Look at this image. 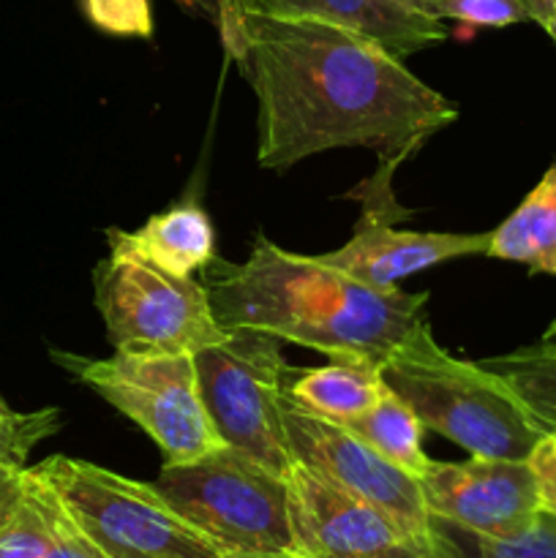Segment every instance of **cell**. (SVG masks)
Listing matches in <instances>:
<instances>
[{"label":"cell","instance_id":"44dd1931","mask_svg":"<svg viewBox=\"0 0 556 558\" xmlns=\"http://www.w3.org/2000/svg\"><path fill=\"white\" fill-rule=\"evenodd\" d=\"M436 20L469 27H507L532 22V0H425Z\"/></svg>","mask_w":556,"mask_h":558},{"label":"cell","instance_id":"5bb4252c","mask_svg":"<svg viewBox=\"0 0 556 558\" xmlns=\"http://www.w3.org/2000/svg\"><path fill=\"white\" fill-rule=\"evenodd\" d=\"M107 243L180 278H191L216 259V232L196 194L150 216L134 232L109 229Z\"/></svg>","mask_w":556,"mask_h":558},{"label":"cell","instance_id":"ffe728a7","mask_svg":"<svg viewBox=\"0 0 556 558\" xmlns=\"http://www.w3.org/2000/svg\"><path fill=\"white\" fill-rule=\"evenodd\" d=\"M60 412L55 407L38 412H16L0 398V466L22 469L27 456L44 439L60 430Z\"/></svg>","mask_w":556,"mask_h":558},{"label":"cell","instance_id":"4fadbf2b","mask_svg":"<svg viewBox=\"0 0 556 558\" xmlns=\"http://www.w3.org/2000/svg\"><path fill=\"white\" fill-rule=\"evenodd\" d=\"M189 11L210 20L218 11L283 16V20H322L360 33L382 44L396 58L436 47L447 27L428 11L425 0H180Z\"/></svg>","mask_w":556,"mask_h":558},{"label":"cell","instance_id":"4316f807","mask_svg":"<svg viewBox=\"0 0 556 558\" xmlns=\"http://www.w3.org/2000/svg\"><path fill=\"white\" fill-rule=\"evenodd\" d=\"M523 354H532V357H556V319L551 322L548 330L540 336L537 343H529L521 349Z\"/></svg>","mask_w":556,"mask_h":558},{"label":"cell","instance_id":"603a6c76","mask_svg":"<svg viewBox=\"0 0 556 558\" xmlns=\"http://www.w3.org/2000/svg\"><path fill=\"white\" fill-rule=\"evenodd\" d=\"M36 480L38 485H41L44 512H47L49 523V550L44 558H107L96 545H93V539L82 532L80 523H76L74 515L69 512V507L60 501V496L55 494L38 474Z\"/></svg>","mask_w":556,"mask_h":558},{"label":"cell","instance_id":"f1b7e54d","mask_svg":"<svg viewBox=\"0 0 556 558\" xmlns=\"http://www.w3.org/2000/svg\"><path fill=\"white\" fill-rule=\"evenodd\" d=\"M221 558H305L300 554H223Z\"/></svg>","mask_w":556,"mask_h":558},{"label":"cell","instance_id":"9a60e30c","mask_svg":"<svg viewBox=\"0 0 556 558\" xmlns=\"http://www.w3.org/2000/svg\"><path fill=\"white\" fill-rule=\"evenodd\" d=\"M382 390L385 381L379 365L360 360H330V365L319 368H292L287 379L289 398L338 425L374 409Z\"/></svg>","mask_w":556,"mask_h":558},{"label":"cell","instance_id":"6da1fadb","mask_svg":"<svg viewBox=\"0 0 556 558\" xmlns=\"http://www.w3.org/2000/svg\"><path fill=\"white\" fill-rule=\"evenodd\" d=\"M210 22L254 90L262 169L287 172L333 147H365L396 172L458 120L456 101L341 25L245 11H218Z\"/></svg>","mask_w":556,"mask_h":558},{"label":"cell","instance_id":"2e32d148","mask_svg":"<svg viewBox=\"0 0 556 558\" xmlns=\"http://www.w3.org/2000/svg\"><path fill=\"white\" fill-rule=\"evenodd\" d=\"M485 256L556 276V163H551L527 199L491 232Z\"/></svg>","mask_w":556,"mask_h":558},{"label":"cell","instance_id":"7402d4cb","mask_svg":"<svg viewBox=\"0 0 556 558\" xmlns=\"http://www.w3.org/2000/svg\"><path fill=\"white\" fill-rule=\"evenodd\" d=\"M472 539L478 558H556V515L540 510V515L512 537Z\"/></svg>","mask_w":556,"mask_h":558},{"label":"cell","instance_id":"e0dca14e","mask_svg":"<svg viewBox=\"0 0 556 558\" xmlns=\"http://www.w3.org/2000/svg\"><path fill=\"white\" fill-rule=\"evenodd\" d=\"M343 428H349L360 439L368 441L376 452H382L387 461L396 463L398 469H403L412 477L420 480L425 469L431 466V458L423 450L425 425L420 423L414 409L387 385L376 407L360 414V417L349 420Z\"/></svg>","mask_w":556,"mask_h":558},{"label":"cell","instance_id":"8fae6325","mask_svg":"<svg viewBox=\"0 0 556 558\" xmlns=\"http://www.w3.org/2000/svg\"><path fill=\"white\" fill-rule=\"evenodd\" d=\"M434 523L469 537H512L540 515V494L529 461L469 456L461 463L431 461L420 477Z\"/></svg>","mask_w":556,"mask_h":558},{"label":"cell","instance_id":"30bf717a","mask_svg":"<svg viewBox=\"0 0 556 558\" xmlns=\"http://www.w3.org/2000/svg\"><path fill=\"white\" fill-rule=\"evenodd\" d=\"M390 180V169L379 167L374 178L365 180L358 194H352L363 202V216L349 243L319 254L327 267H336L368 287L392 289L401 278L428 270L447 259L485 256L491 232L452 234L396 229V221H403L409 213L392 199Z\"/></svg>","mask_w":556,"mask_h":558},{"label":"cell","instance_id":"7c38bea8","mask_svg":"<svg viewBox=\"0 0 556 558\" xmlns=\"http://www.w3.org/2000/svg\"><path fill=\"white\" fill-rule=\"evenodd\" d=\"M289 523L294 550L305 558H396L420 548L409 543L390 518L316 472L294 463L287 474Z\"/></svg>","mask_w":556,"mask_h":558},{"label":"cell","instance_id":"f546056e","mask_svg":"<svg viewBox=\"0 0 556 558\" xmlns=\"http://www.w3.org/2000/svg\"><path fill=\"white\" fill-rule=\"evenodd\" d=\"M0 469H5V466H0Z\"/></svg>","mask_w":556,"mask_h":558},{"label":"cell","instance_id":"ba28073f","mask_svg":"<svg viewBox=\"0 0 556 558\" xmlns=\"http://www.w3.org/2000/svg\"><path fill=\"white\" fill-rule=\"evenodd\" d=\"M96 308L114 352L196 354L227 338L207 289L109 245L93 272Z\"/></svg>","mask_w":556,"mask_h":558},{"label":"cell","instance_id":"484cf974","mask_svg":"<svg viewBox=\"0 0 556 558\" xmlns=\"http://www.w3.org/2000/svg\"><path fill=\"white\" fill-rule=\"evenodd\" d=\"M532 22L543 27L556 44V0H532Z\"/></svg>","mask_w":556,"mask_h":558},{"label":"cell","instance_id":"9c48e42d","mask_svg":"<svg viewBox=\"0 0 556 558\" xmlns=\"http://www.w3.org/2000/svg\"><path fill=\"white\" fill-rule=\"evenodd\" d=\"M281 420L294 463H303L327 483L368 501L396 523L409 543L420 548H439L447 543L428 515L418 477L387 461L349 428L300 407L289 392L281 396Z\"/></svg>","mask_w":556,"mask_h":558},{"label":"cell","instance_id":"ac0fdd59","mask_svg":"<svg viewBox=\"0 0 556 558\" xmlns=\"http://www.w3.org/2000/svg\"><path fill=\"white\" fill-rule=\"evenodd\" d=\"M49 523L33 469H0V558H44Z\"/></svg>","mask_w":556,"mask_h":558},{"label":"cell","instance_id":"7a4b0ae2","mask_svg":"<svg viewBox=\"0 0 556 558\" xmlns=\"http://www.w3.org/2000/svg\"><path fill=\"white\" fill-rule=\"evenodd\" d=\"M223 327H251L330 360L385 365L431 336L425 294L376 289L327 267L319 256L292 254L256 234L249 259H216L202 270Z\"/></svg>","mask_w":556,"mask_h":558},{"label":"cell","instance_id":"8992f818","mask_svg":"<svg viewBox=\"0 0 556 558\" xmlns=\"http://www.w3.org/2000/svg\"><path fill=\"white\" fill-rule=\"evenodd\" d=\"M52 360L109 407L134 420L158 445L164 466L200 461L223 445L205 412L194 354H123L93 360L52 352Z\"/></svg>","mask_w":556,"mask_h":558},{"label":"cell","instance_id":"cb8c5ba5","mask_svg":"<svg viewBox=\"0 0 556 558\" xmlns=\"http://www.w3.org/2000/svg\"><path fill=\"white\" fill-rule=\"evenodd\" d=\"M80 5L87 22L109 36H153L150 0H80Z\"/></svg>","mask_w":556,"mask_h":558},{"label":"cell","instance_id":"83f0119b","mask_svg":"<svg viewBox=\"0 0 556 558\" xmlns=\"http://www.w3.org/2000/svg\"><path fill=\"white\" fill-rule=\"evenodd\" d=\"M396 558H463V556L458 554L456 545L447 543L445 548H439V550H407V554H401Z\"/></svg>","mask_w":556,"mask_h":558},{"label":"cell","instance_id":"5b68a950","mask_svg":"<svg viewBox=\"0 0 556 558\" xmlns=\"http://www.w3.org/2000/svg\"><path fill=\"white\" fill-rule=\"evenodd\" d=\"M33 472L107 558H221L153 483L69 456L47 458Z\"/></svg>","mask_w":556,"mask_h":558},{"label":"cell","instance_id":"3957f363","mask_svg":"<svg viewBox=\"0 0 556 558\" xmlns=\"http://www.w3.org/2000/svg\"><path fill=\"white\" fill-rule=\"evenodd\" d=\"M382 381L401 396L425 430L478 458L529 461L545 428L483 363L452 357L434 332L382 365Z\"/></svg>","mask_w":556,"mask_h":558},{"label":"cell","instance_id":"d6986e66","mask_svg":"<svg viewBox=\"0 0 556 558\" xmlns=\"http://www.w3.org/2000/svg\"><path fill=\"white\" fill-rule=\"evenodd\" d=\"M483 365L501 376L512 396L545 430L556 428V357H532L516 349L501 357L483 360Z\"/></svg>","mask_w":556,"mask_h":558},{"label":"cell","instance_id":"52a82bcc","mask_svg":"<svg viewBox=\"0 0 556 558\" xmlns=\"http://www.w3.org/2000/svg\"><path fill=\"white\" fill-rule=\"evenodd\" d=\"M278 336L229 327L216 347L194 354L205 412L218 439L287 477L294 466L281 420L289 363Z\"/></svg>","mask_w":556,"mask_h":558},{"label":"cell","instance_id":"d4e9b609","mask_svg":"<svg viewBox=\"0 0 556 558\" xmlns=\"http://www.w3.org/2000/svg\"><path fill=\"white\" fill-rule=\"evenodd\" d=\"M529 466H532L534 480H537L540 507L556 515V428L545 430V436L529 456Z\"/></svg>","mask_w":556,"mask_h":558},{"label":"cell","instance_id":"277c9868","mask_svg":"<svg viewBox=\"0 0 556 558\" xmlns=\"http://www.w3.org/2000/svg\"><path fill=\"white\" fill-rule=\"evenodd\" d=\"M153 485L221 556L294 550L287 477L245 452L221 447L200 461L164 466Z\"/></svg>","mask_w":556,"mask_h":558}]
</instances>
